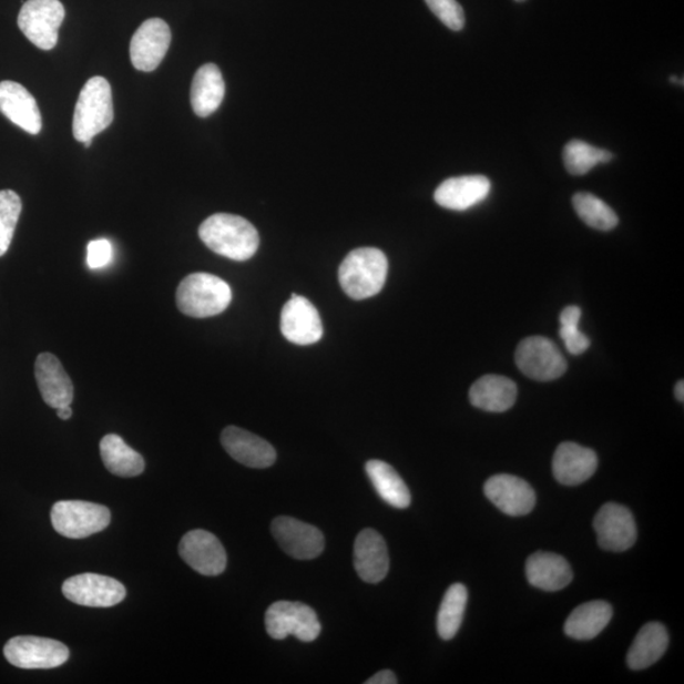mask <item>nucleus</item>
I'll use <instances>...</instances> for the list:
<instances>
[{
	"label": "nucleus",
	"mask_w": 684,
	"mask_h": 684,
	"mask_svg": "<svg viewBox=\"0 0 684 684\" xmlns=\"http://www.w3.org/2000/svg\"><path fill=\"white\" fill-rule=\"evenodd\" d=\"M200 237L213 253L235 262L252 259L261 244L259 233L251 222L228 213H217L204 221Z\"/></svg>",
	"instance_id": "nucleus-1"
},
{
	"label": "nucleus",
	"mask_w": 684,
	"mask_h": 684,
	"mask_svg": "<svg viewBox=\"0 0 684 684\" xmlns=\"http://www.w3.org/2000/svg\"><path fill=\"white\" fill-rule=\"evenodd\" d=\"M388 261L375 247H360L345 257L339 269L340 286L355 300L375 297L384 289Z\"/></svg>",
	"instance_id": "nucleus-2"
},
{
	"label": "nucleus",
	"mask_w": 684,
	"mask_h": 684,
	"mask_svg": "<svg viewBox=\"0 0 684 684\" xmlns=\"http://www.w3.org/2000/svg\"><path fill=\"white\" fill-rule=\"evenodd\" d=\"M233 292L225 280L208 273H194L176 289V306L185 316L207 318L225 313Z\"/></svg>",
	"instance_id": "nucleus-3"
},
{
	"label": "nucleus",
	"mask_w": 684,
	"mask_h": 684,
	"mask_svg": "<svg viewBox=\"0 0 684 684\" xmlns=\"http://www.w3.org/2000/svg\"><path fill=\"white\" fill-rule=\"evenodd\" d=\"M114 119L112 89L103 76L89 79L75 105L73 133L79 142L93 141Z\"/></svg>",
	"instance_id": "nucleus-4"
},
{
	"label": "nucleus",
	"mask_w": 684,
	"mask_h": 684,
	"mask_svg": "<svg viewBox=\"0 0 684 684\" xmlns=\"http://www.w3.org/2000/svg\"><path fill=\"white\" fill-rule=\"evenodd\" d=\"M53 529L69 539H84L109 528L111 512L102 504L85 501H60L51 511Z\"/></svg>",
	"instance_id": "nucleus-5"
},
{
	"label": "nucleus",
	"mask_w": 684,
	"mask_h": 684,
	"mask_svg": "<svg viewBox=\"0 0 684 684\" xmlns=\"http://www.w3.org/2000/svg\"><path fill=\"white\" fill-rule=\"evenodd\" d=\"M266 632L275 641H284L289 635L298 641L310 643L321 633V624L314 609L302 602L278 601L266 611Z\"/></svg>",
	"instance_id": "nucleus-6"
},
{
	"label": "nucleus",
	"mask_w": 684,
	"mask_h": 684,
	"mask_svg": "<svg viewBox=\"0 0 684 684\" xmlns=\"http://www.w3.org/2000/svg\"><path fill=\"white\" fill-rule=\"evenodd\" d=\"M65 18L60 0H27L18 14V27L34 47L52 50L59 40V29Z\"/></svg>",
	"instance_id": "nucleus-7"
},
{
	"label": "nucleus",
	"mask_w": 684,
	"mask_h": 684,
	"mask_svg": "<svg viewBox=\"0 0 684 684\" xmlns=\"http://www.w3.org/2000/svg\"><path fill=\"white\" fill-rule=\"evenodd\" d=\"M6 660L22 670H51L69 660V650L53 639L16 636L4 646Z\"/></svg>",
	"instance_id": "nucleus-8"
},
{
	"label": "nucleus",
	"mask_w": 684,
	"mask_h": 684,
	"mask_svg": "<svg viewBox=\"0 0 684 684\" xmlns=\"http://www.w3.org/2000/svg\"><path fill=\"white\" fill-rule=\"evenodd\" d=\"M514 360L523 375L540 381L561 378L568 368L562 351L543 336H531L522 340Z\"/></svg>",
	"instance_id": "nucleus-9"
},
{
	"label": "nucleus",
	"mask_w": 684,
	"mask_h": 684,
	"mask_svg": "<svg viewBox=\"0 0 684 684\" xmlns=\"http://www.w3.org/2000/svg\"><path fill=\"white\" fill-rule=\"evenodd\" d=\"M62 593L69 601L86 608H112L126 598L121 582L94 573L71 576L62 584Z\"/></svg>",
	"instance_id": "nucleus-10"
},
{
	"label": "nucleus",
	"mask_w": 684,
	"mask_h": 684,
	"mask_svg": "<svg viewBox=\"0 0 684 684\" xmlns=\"http://www.w3.org/2000/svg\"><path fill=\"white\" fill-rule=\"evenodd\" d=\"M593 528L600 547L609 552H626L637 538L632 511L617 503L603 504L594 518Z\"/></svg>",
	"instance_id": "nucleus-11"
},
{
	"label": "nucleus",
	"mask_w": 684,
	"mask_h": 684,
	"mask_svg": "<svg viewBox=\"0 0 684 684\" xmlns=\"http://www.w3.org/2000/svg\"><path fill=\"white\" fill-rule=\"evenodd\" d=\"M272 532L284 552L299 561H310L324 552L323 532L304 521L288 517L277 518L272 523Z\"/></svg>",
	"instance_id": "nucleus-12"
},
{
	"label": "nucleus",
	"mask_w": 684,
	"mask_h": 684,
	"mask_svg": "<svg viewBox=\"0 0 684 684\" xmlns=\"http://www.w3.org/2000/svg\"><path fill=\"white\" fill-rule=\"evenodd\" d=\"M280 331L289 343L296 345H313L321 340L323 319L313 302L292 295L282 309Z\"/></svg>",
	"instance_id": "nucleus-13"
},
{
	"label": "nucleus",
	"mask_w": 684,
	"mask_h": 684,
	"mask_svg": "<svg viewBox=\"0 0 684 684\" xmlns=\"http://www.w3.org/2000/svg\"><path fill=\"white\" fill-rule=\"evenodd\" d=\"M172 42V32L165 21L151 18L133 34L130 47L132 65L140 71H154L164 60Z\"/></svg>",
	"instance_id": "nucleus-14"
},
{
	"label": "nucleus",
	"mask_w": 684,
	"mask_h": 684,
	"mask_svg": "<svg viewBox=\"0 0 684 684\" xmlns=\"http://www.w3.org/2000/svg\"><path fill=\"white\" fill-rule=\"evenodd\" d=\"M180 554L186 564L203 575L215 576L226 570V550L206 530H193L185 534L180 544Z\"/></svg>",
	"instance_id": "nucleus-15"
},
{
	"label": "nucleus",
	"mask_w": 684,
	"mask_h": 684,
	"mask_svg": "<svg viewBox=\"0 0 684 684\" xmlns=\"http://www.w3.org/2000/svg\"><path fill=\"white\" fill-rule=\"evenodd\" d=\"M484 493L497 509L509 517H525L535 508L537 494L523 479L510 474L493 476L484 484Z\"/></svg>",
	"instance_id": "nucleus-16"
},
{
	"label": "nucleus",
	"mask_w": 684,
	"mask_h": 684,
	"mask_svg": "<svg viewBox=\"0 0 684 684\" xmlns=\"http://www.w3.org/2000/svg\"><path fill=\"white\" fill-rule=\"evenodd\" d=\"M221 442L231 458L248 468H269L277 460V451L272 443L236 426H228L222 431Z\"/></svg>",
	"instance_id": "nucleus-17"
},
{
	"label": "nucleus",
	"mask_w": 684,
	"mask_h": 684,
	"mask_svg": "<svg viewBox=\"0 0 684 684\" xmlns=\"http://www.w3.org/2000/svg\"><path fill=\"white\" fill-rule=\"evenodd\" d=\"M492 185L483 175L450 177L435 191V202L442 208L467 211L482 203L490 195Z\"/></svg>",
	"instance_id": "nucleus-18"
},
{
	"label": "nucleus",
	"mask_w": 684,
	"mask_h": 684,
	"mask_svg": "<svg viewBox=\"0 0 684 684\" xmlns=\"http://www.w3.org/2000/svg\"><path fill=\"white\" fill-rule=\"evenodd\" d=\"M354 565L360 580L367 583L384 581L389 571V554L384 537L376 530L360 532L354 545Z\"/></svg>",
	"instance_id": "nucleus-19"
},
{
	"label": "nucleus",
	"mask_w": 684,
	"mask_h": 684,
	"mask_svg": "<svg viewBox=\"0 0 684 684\" xmlns=\"http://www.w3.org/2000/svg\"><path fill=\"white\" fill-rule=\"evenodd\" d=\"M34 377L43 398L52 408L70 406L74 399V386L60 360L50 353L39 355L34 364Z\"/></svg>",
	"instance_id": "nucleus-20"
},
{
	"label": "nucleus",
	"mask_w": 684,
	"mask_h": 684,
	"mask_svg": "<svg viewBox=\"0 0 684 684\" xmlns=\"http://www.w3.org/2000/svg\"><path fill=\"white\" fill-rule=\"evenodd\" d=\"M599 458L592 449L563 442L555 450L553 474L563 486H579L596 473Z\"/></svg>",
	"instance_id": "nucleus-21"
},
{
	"label": "nucleus",
	"mask_w": 684,
	"mask_h": 684,
	"mask_svg": "<svg viewBox=\"0 0 684 684\" xmlns=\"http://www.w3.org/2000/svg\"><path fill=\"white\" fill-rule=\"evenodd\" d=\"M0 112L30 135H39L42 129L41 112L34 96L16 82L0 83Z\"/></svg>",
	"instance_id": "nucleus-22"
},
{
	"label": "nucleus",
	"mask_w": 684,
	"mask_h": 684,
	"mask_svg": "<svg viewBox=\"0 0 684 684\" xmlns=\"http://www.w3.org/2000/svg\"><path fill=\"white\" fill-rule=\"evenodd\" d=\"M527 576L531 585L548 592L561 591L573 581L570 563L561 555L545 552L528 559Z\"/></svg>",
	"instance_id": "nucleus-23"
},
{
	"label": "nucleus",
	"mask_w": 684,
	"mask_h": 684,
	"mask_svg": "<svg viewBox=\"0 0 684 684\" xmlns=\"http://www.w3.org/2000/svg\"><path fill=\"white\" fill-rule=\"evenodd\" d=\"M518 387L502 376L479 378L469 390L470 404L488 412H506L517 402Z\"/></svg>",
	"instance_id": "nucleus-24"
},
{
	"label": "nucleus",
	"mask_w": 684,
	"mask_h": 684,
	"mask_svg": "<svg viewBox=\"0 0 684 684\" xmlns=\"http://www.w3.org/2000/svg\"><path fill=\"white\" fill-rule=\"evenodd\" d=\"M225 92V80L218 67L215 64L201 67L192 83L191 102L194 113L202 119L215 113L224 101Z\"/></svg>",
	"instance_id": "nucleus-25"
},
{
	"label": "nucleus",
	"mask_w": 684,
	"mask_h": 684,
	"mask_svg": "<svg viewBox=\"0 0 684 684\" xmlns=\"http://www.w3.org/2000/svg\"><path fill=\"white\" fill-rule=\"evenodd\" d=\"M670 644L667 629L661 623H650L642 627L630 646L626 662L633 671L650 668L659 662Z\"/></svg>",
	"instance_id": "nucleus-26"
},
{
	"label": "nucleus",
	"mask_w": 684,
	"mask_h": 684,
	"mask_svg": "<svg viewBox=\"0 0 684 684\" xmlns=\"http://www.w3.org/2000/svg\"><path fill=\"white\" fill-rule=\"evenodd\" d=\"M614 611L605 601H591L574 609L566 619L564 633L575 641H592L610 624Z\"/></svg>",
	"instance_id": "nucleus-27"
},
{
	"label": "nucleus",
	"mask_w": 684,
	"mask_h": 684,
	"mask_svg": "<svg viewBox=\"0 0 684 684\" xmlns=\"http://www.w3.org/2000/svg\"><path fill=\"white\" fill-rule=\"evenodd\" d=\"M366 472L380 499L396 509H407L411 504V492L401 476L386 461L369 460Z\"/></svg>",
	"instance_id": "nucleus-28"
},
{
	"label": "nucleus",
	"mask_w": 684,
	"mask_h": 684,
	"mask_svg": "<svg viewBox=\"0 0 684 684\" xmlns=\"http://www.w3.org/2000/svg\"><path fill=\"white\" fill-rule=\"evenodd\" d=\"M100 448L103 463L112 474L132 478L144 472V458L131 449L119 435H105Z\"/></svg>",
	"instance_id": "nucleus-29"
},
{
	"label": "nucleus",
	"mask_w": 684,
	"mask_h": 684,
	"mask_svg": "<svg viewBox=\"0 0 684 684\" xmlns=\"http://www.w3.org/2000/svg\"><path fill=\"white\" fill-rule=\"evenodd\" d=\"M468 603V590L464 584L450 585L443 596L438 614V633L443 641L455 637L463 623Z\"/></svg>",
	"instance_id": "nucleus-30"
},
{
	"label": "nucleus",
	"mask_w": 684,
	"mask_h": 684,
	"mask_svg": "<svg viewBox=\"0 0 684 684\" xmlns=\"http://www.w3.org/2000/svg\"><path fill=\"white\" fill-rule=\"evenodd\" d=\"M614 155L610 151L594 147L581 140L571 141L563 151L566 172L575 176L585 175L594 166L610 163Z\"/></svg>",
	"instance_id": "nucleus-31"
},
{
	"label": "nucleus",
	"mask_w": 684,
	"mask_h": 684,
	"mask_svg": "<svg viewBox=\"0 0 684 684\" xmlns=\"http://www.w3.org/2000/svg\"><path fill=\"white\" fill-rule=\"evenodd\" d=\"M573 207L584 224L594 229L611 231L619 225L615 211L591 193H576Z\"/></svg>",
	"instance_id": "nucleus-32"
},
{
	"label": "nucleus",
	"mask_w": 684,
	"mask_h": 684,
	"mask_svg": "<svg viewBox=\"0 0 684 684\" xmlns=\"http://www.w3.org/2000/svg\"><path fill=\"white\" fill-rule=\"evenodd\" d=\"M22 212L20 195L13 191H0V256L12 244L18 220Z\"/></svg>",
	"instance_id": "nucleus-33"
},
{
	"label": "nucleus",
	"mask_w": 684,
	"mask_h": 684,
	"mask_svg": "<svg viewBox=\"0 0 684 684\" xmlns=\"http://www.w3.org/2000/svg\"><path fill=\"white\" fill-rule=\"evenodd\" d=\"M581 316L582 310L580 307L570 306L565 307L562 310L561 317H559V321H561L559 335H561L566 350L572 355H581L588 351L591 346L589 337L580 330Z\"/></svg>",
	"instance_id": "nucleus-34"
},
{
	"label": "nucleus",
	"mask_w": 684,
	"mask_h": 684,
	"mask_svg": "<svg viewBox=\"0 0 684 684\" xmlns=\"http://www.w3.org/2000/svg\"><path fill=\"white\" fill-rule=\"evenodd\" d=\"M431 12L451 31H461L466 24L463 8L457 0H425Z\"/></svg>",
	"instance_id": "nucleus-35"
},
{
	"label": "nucleus",
	"mask_w": 684,
	"mask_h": 684,
	"mask_svg": "<svg viewBox=\"0 0 684 684\" xmlns=\"http://www.w3.org/2000/svg\"><path fill=\"white\" fill-rule=\"evenodd\" d=\"M113 248L109 239H93L88 244L86 264L91 269H101L112 261Z\"/></svg>",
	"instance_id": "nucleus-36"
},
{
	"label": "nucleus",
	"mask_w": 684,
	"mask_h": 684,
	"mask_svg": "<svg viewBox=\"0 0 684 684\" xmlns=\"http://www.w3.org/2000/svg\"><path fill=\"white\" fill-rule=\"evenodd\" d=\"M397 683L398 681H397L396 674L389 670L378 672L376 676H372L366 682V684H397Z\"/></svg>",
	"instance_id": "nucleus-37"
},
{
	"label": "nucleus",
	"mask_w": 684,
	"mask_h": 684,
	"mask_svg": "<svg viewBox=\"0 0 684 684\" xmlns=\"http://www.w3.org/2000/svg\"><path fill=\"white\" fill-rule=\"evenodd\" d=\"M58 416L61 420H69L73 416V410H71L70 406L60 407L58 408Z\"/></svg>",
	"instance_id": "nucleus-38"
},
{
	"label": "nucleus",
	"mask_w": 684,
	"mask_h": 684,
	"mask_svg": "<svg viewBox=\"0 0 684 684\" xmlns=\"http://www.w3.org/2000/svg\"><path fill=\"white\" fill-rule=\"evenodd\" d=\"M676 398L680 402L684 401V384L683 380H680L676 386Z\"/></svg>",
	"instance_id": "nucleus-39"
},
{
	"label": "nucleus",
	"mask_w": 684,
	"mask_h": 684,
	"mask_svg": "<svg viewBox=\"0 0 684 684\" xmlns=\"http://www.w3.org/2000/svg\"><path fill=\"white\" fill-rule=\"evenodd\" d=\"M91 145H92V141H86V142H84V146H85L86 149H88V147H91Z\"/></svg>",
	"instance_id": "nucleus-40"
},
{
	"label": "nucleus",
	"mask_w": 684,
	"mask_h": 684,
	"mask_svg": "<svg viewBox=\"0 0 684 684\" xmlns=\"http://www.w3.org/2000/svg\"><path fill=\"white\" fill-rule=\"evenodd\" d=\"M514 2L521 3V2H525V0H514Z\"/></svg>",
	"instance_id": "nucleus-41"
}]
</instances>
